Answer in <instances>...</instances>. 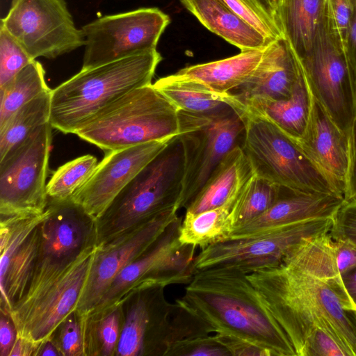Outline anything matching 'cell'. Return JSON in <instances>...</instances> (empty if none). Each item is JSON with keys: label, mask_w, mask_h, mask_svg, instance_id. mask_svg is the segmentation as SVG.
Returning a JSON list of instances; mask_svg holds the SVG:
<instances>
[{"label": "cell", "mask_w": 356, "mask_h": 356, "mask_svg": "<svg viewBox=\"0 0 356 356\" xmlns=\"http://www.w3.org/2000/svg\"><path fill=\"white\" fill-rule=\"evenodd\" d=\"M208 30L241 51L264 49L270 42L236 14L223 0H179Z\"/></svg>", "instance_id": "obj_24"}, {"label": "cell", "mask_w": 356, "mask_h": 356, "mask_svg": "<svg viewBox=\"0 0 356 356\" xmlns=\"http://www.w3.org/2000/svg\"><path fill=\"white\" fill-rule=\"evenodd\" d=\"M351 1L353 10L346 49V57L353 86L355 90H356V0Z\"/></svg>", "instance_id": "obj_47"}, {"label": "cell", "mask_w": 356, "mask_h": 356, "mask_svg": "<svg viewBox=\"0 0 356 356\" xmlns=\"http://www.w3.org/2000/svg\"><path fill=\"white\" fill-rule=\"evenodd\" d=\"M181 220L179 216L145 253L119 273L88 317L122 305L127 294L137 289L190 282L195 273L193 264L197 248L179 242Z\"/></svg>", "instance_id": "obj_11"}, {"label": "cell", "mask_w": 356, "mask_h": 356, "mask_svg": "<svg viewBox=\"0 0 356 356\" xmlns=\"http://www.w3.org/2000/svg\"><path fill=\"white\" fill-rule=\"evenodd\" d=\"M0 25L34 60L55 58L85 45L65 0H12Z\"/></svg>", "instance_id": "obj_14"}, {"label": "cell", "mask_w": 356, "mask_h": 356, "mask_svg": "<svg viewBox=\"0 0 356 356\" xmlns=\"http://www.w3.org/2000/svg\"><path fill=\"white\" fill-rule=\"evenodd\" d=\"M254 174L241 146L236 145L215 168L186 211L197 213L235 202Z\"/></svg>", "instance_id": "obj_22"}, {"label": "cell", "mask_w": 356, "mask_h": 356, "mask_svg": "<svg viewBox=\"0 0 356 356\" xmlns=\"http://www.w3.org/2000/svg\"><path fill=\"white\" fill-rule=\"evenodd\" d=\"M211 333L210 327L181 298L176 300L171 314L169 349L178 341Z\"/></svg>", "instance_id": "obj_35"}, {"label": "cell", "mask_w": 356, "mask_h": 356, "mask_svg": "<svg viewBox=\"0 0 356 356\" xmlns=\"http://www.w3.org/2000/svg\"><path fill=\"white\" fill-rule=\"evenodd\" d=\"M212 332L239 337L269 356H296L246 273L232 268L196 270L180 298Z\"/></svg>", "instance_id": "obj_2"}, {"label": "cell", "mask_w": 356, "mask_h": 356, "mask_svg": "<svg viewBox=\"0 0 356 356\" xmlns=\"http://www.w3.org/2000/svg\"><path fill=\"white\" fill-rule=\"evenodd\" d=\"M341 279L346 291L356 305V268L343 274Z\"/></svg>", "instance_id": "obj_48"}, {"label": "cell", "mask_w": 356, "mask_h": 356, "mask_svg": "<svg viewBox=\"0 0 356 356\" xmlns=\"http://www.w3.org/2000/svg\"><path fill=\"white\" fill-rule=\"evenodd\" d=\"M355 105H356V90H355Z\"/></svg>", "instance_id": "obj_52"}, {"label": "cell", "mask_w": 356, "mask_h": 356, "mask_svg": "<svg viewBox=\"0 0 356 356\" xmlns=\"http://www.w3.org/2000/svg\"><path fill=\"white\" fill-rule=\"evenodd\" d=\"M238 114L244 124L241 147L257 176L280 187L344 198L295 139L263 118Z\"/></svg>", "instance_id": "obj_6"}, {"label": "cell", "mask_w": 356, "mask_h": 356, "mask_svg": "<svg viewBox=\"0 0 356 356\" xmlns=\"http://www.w3.org/2000/svg\"><path fill=\"white\" fill-rule=\"evenodd\" d=\"M35 355H40V356H46V355H54V356H60V353L54 343L53 340L51 339L45 342H44L37 350Z\"/></svg>", "instance_id": "obj_49"}, {"label": "cell", "mask_w": 356, "mask_h": 356, "mask_svg": "<svg viewBox=\"0 0 356 356\" xmlns=\"http://www.w3.org/2000/svg\"><path fill=\"white\" fill-rule=\"evenodd\" d=\"M179 216L170 209L97 249L75 311L87 319L119 273L145 253Z\"/></svg>", "instance_id": "obj_16"}, {"label": "cell", "mask_w": 356, "mask_h": 356, "mask_svg": "<svg viewBox=\"0 0 356 356\" xmlns=\"http://www.w3.org/2000/svg\"><path fill=\"white\" fill-rule=\"evenodd\" d=\"M186 154L175 136L115 197L95 222L97 245H103L170 209L178 211Z\"/></svg>", "instance_id": "obj_4"}, {"label": "cell", "mask_w": 356, "mask_h": 356, "mask_svg": "<svg viewBox=\"0 0 356 356\" xmlns=\"http://www.w3.org/2000/svg\"><path fill=\"white\" fill-rule=\"evenodd\" d=\"M165 288L147 286L131 293L133 300L122 325L115 355L166 356L173 303L166 299Z\"/></svg>", "instance_id": "obj_17"}, {"label": "cell", "mask_w": 356, "mask_h": 356, "mask_svg": "<svg viewBox=\"0 0 356 356\" xmlns=\"http://www.w3.org/2000/svg\"><path fill=\"white\" fill-rule=\"evenodd\" d=\"M247 275L296 356H305L317 329L356 356V305L336 266L330 232L303 239L277 263Z\"/></svg>", "instance_id": "obj_1"}, {"label": "cell", "mask_w": 356, "mask_h": 356, "mask_svg": "<svg viewBox=\"0 0 356 356\" xmlns=\"http://www.w3.org/2000/svg\"><path fill=\"white\" fill-rule=\"evenodd\" d=\"M327 0H281L277 15L284 37L298 58L312 47Z\"/></svg>", "instance_id": "obj_26"}, {"label": "cell", "mask_w": 356, "mask_h": 356, "mask_svg": "<svg viewBox=\"0 0 356 356\" xmlns=\"http://www.w3.org/2000/svg\"><path fill=\"white\" fill-rule=\"evenodd\" d=\"M174 138L105 153L89 179L71 199L95 222L120 191Z\"/></svg>", "instance_id": "obj_18"}, {"label": "cell", "mask_w": 356, "mask_h": 356, "mask_svg": "<svg viewBox=\"0 0 356 356\" xmlns=\"http://www.w3.org/2000/svg\"><path fill=\"white\" fill-rule=\"evenodd\" d=\"M162 57L156 49L81 71L51 92L49 124L76 134L131 90L152 84Z\"/></svg>", "instance_id": "obj_3"}, {"label": "cell", "mask_w": 356, "mask_h": 356, "mask_svg": "<svg viewBox=\"0 0 356 356\" xmlns=\"http://www.w3.org/2000/svg\"><path fill=\"white\" fill-rule=\"evenodd\" d=\"M239 17L269 41L284 37L282 26L266 14L254 0H223Z\"/></svg>", "instance_id": "obj_37"}, {"label": "cell", "mask_w": 356, "mask_h": 356, "mask_svg": "<svg viewBox=\"0 0 356 356\" xmlns=\"http://www.w3.org/2000/svg\"><path fill=\"white\" fill-rule=\"evenodd\" d=\"M305 356L348 355L331 335L321 329H317L307 341Z\"/></svg>", "instance_id": "obj_41"}, {"label": "cell", "mask_w": 356, "mask_h": 356, "mask_svg": "<svg viewBox=\"0 0 356 356\" xmlns=\"http://www.w3.org/2000/svg\"><path fill=\"white\" fill-rule=\"evenodd\" d=\"M330 234L333 239H347L356 245V204L344 202L334 218Z\"/></svg>", "instance_id": "obj_40"}, {"label": "cell", "mask_w": 356, "mask_h": 356, "mask_svg": "<svg viewBox=\"0 0 356 356\" xmlns=\"http://www.w3.org/2000/svg\"><path fill=\"white\" fill-rule=\"evenodd\" d=\"M281 187L255 174L239 192L232 209L234 228L266 211L279 198Z\"/></svg>", "instance_id": "obj_32"}, {"label": "cell", "mask_w": 356, "mask_h": 356, "mask_svg": "<svg viewBox=\"0 0 356 356\" xmlns=\"http://www.w3.org/2000/svg\"><path fill=\"white\" fill-rule=\"evenodd\" d=\"M97 249L95 241L89 243L40 296L27 305L9 312L17 337L36 351L52 339L63 321L75 310Z\"/></svg>", "instance_id": "obj_15"}, {"label": "cell", "mask_w": 356, "mask_h": 356, "mask_svg": "<svg viewBox=\"0 0 356 356\" xmlns=\"http://www.w3.org/2000/svg\"><path fill=\"white\" fill-rule=\"evenodd\" d=\"M345 202L343 197L334 195L306 193L281 187L279 198L266 211L234 228L227 238L254 236L310 219L334 218Z\"/></svg>", "instance_id": "obj_20"}, {"label": "cell", "mask_w": 356, "mask_h": 356, "mask_svg": "<svg viewBox=\"0 0 356 356\" xmlns=\"http://www.w3.org/2000/svg\"><path fill=\"white\" fill-rule=\"evenodd\" d=\"M302 70L300 62L285 37L265 49L263 58L248 80L231 92L238 102L288 98Z\"/></svg>", "instance_id": "obj_21"}, {"label": "cell", "mask_w": 356, "mask_h": 356, "mask_svg": "<svg viewBox=\"0 0 356 356\" xmlns=\"http://www.w3.org/2000/svg\"><path fill=\"white\" fill-rule=\"evenodd\" d=\"M122 305L90 316L85 322V355H115Z\"/></svg>", "instance_id": "obj_33"}, {"label": "cell", "mask_w": 356, "mask_h": 356, "mask_svg": "<svg viewBox=\"0 0 356 356\" xmlns=\"http://www.w3.org/2000/svg\"><path fill=\"white\" fill-rule=\"evenodd\" d=\"M33 60L22 45L0 25V88Z\"/></svg>", "instance_id": "obj_36"}, {"label": "cell", "mask_w": 356, "mask_h": 356, "mask_svg": "<svg viewBox=\"0 0 356 356\" xmlns=\"http://www.w3.org/2000/svg\"><path fill=\"white\" fill-rule=\"evenodd\" d=\"M51 92H44L22 106L0 127V159L49 122Z\"/></svg>", "instance_id": "obj_30"}, {"label": "cell", "mask_w": 356, "mask_h": 356, "mask_svg": "<svg viewBox=\"0 0 356 356\" xmlns=\"http://www.w3.org/2000/svg\"><path fill=\"white\" fill-rule=\"evenodd\" d=\"M170 21L157 8H142L86 24L81 29L85 39L81 70L156 49Z\"/></svg>", "instance_id": "obj_12"}, {"label": "cell", "mask_w": 356, "mask_h": 356, "mask_svg": "<svg viewBox=\"0 0 356 356\" xmlns=\"http://www.w3.org/2000/svg\"><path fill=\"white\" fill-rule=\"evenodd\" d=\"M166 356H230L227 350L214 338L204 335L173 344Z\"/></svg>", "instance_id": "obj_39"}, {"label": "cell", "mask_w": 356, "mask_h": 356, "mask_svg": "<svg viewBox=\"0 0 356 356\" xmlns=\"http://www.w3.org/2000/svg\"><path fill=\"white\" fill-rule=\"evenodd\" d=\"M47 211L40 225L39 250L29 287L13 308L32 302L59 278L84 248L95 241V222L71 199H49Z\"/></svg>", "instance_id": "obj_8"}, {"label": "cell", "mask_w": 356, "mask_h": 356, "mask_svg": "<svg viewBox=\"0 0 356 356\" xmlns=\"http://www.w3.org/2000/svg\"><path fill=\"white\" fill-rule=\"evenodd\" d=\"M234 202L197 213L186 211L179 227V241L200 250L227 239L234 229Z\"/></svg>", "instance_id": "obj_28"}, {"label": "cell", "mask_w": 356, "mask_h": 356, "mask_svg": "<svg viewBox=\"0 0 356 356\" xmlns=\"http://www.w3.org/2000/svg\"><path fill=\"white\" fill-rule=\"evenodd\" d=\"M52 340L61 356L85 355L83 320L74 310L60 324Z\"/></svg>", "instance_id": "obj_38"}, {"label": "cell", "mask_w": 356, "mask_h": 356, "mask_svg": "<svg viewBox=\"0 0 356 356\" xmlns=\"http://www.w3.org/2000/svg\"><path fill=\"white\" fill-rule=\"evenodd\" d=\"M213 337L230 356H269L264 348L239 337L220 333H215Z\"/></svg>", "instance_id": "obj_43"}, {"label": "cell", "mask_w": 356, "mask_h": 356, "mask_svg": "<svg viewBox=\"0 0 356 356\" xmlns=\"http://www.w3.org/2000/svg\"><path fill=\"white\" fill-rule=\"evenodd\" d=\"M334 220L333 218L310 219L254 236L217 242L195 255L194 271L208 268H232L248 274L277 263L303 239L330 232Z\"/></svg>", "instance_id": "obj_13"}, {"label": "cell", "mask_w": 356, "mask_h": 356, "mask_svg": "<svg viewBox=\"0 0 356 356\" xmlns=\"http://www.w3.org/2000/svg\"><path fill=\"white\" fill-rule=\"evenodd\" d=\"M180 112L179 136L185 149L186 168L178 210L188 206L244 131L242 119L230 106L207 113Z\"/></svg>", "instance_id": "obj_10"}, {"label": "cell", "mask_w": 356, "mask_h": 356, "mask_svg": "<svg viewBox=\"0 0 356 356\" xmlns=\"http://www.w3.org/2000/svg\"><path fill=\"white\" fill-rule=\"evenodd\" d=\"M312 102L313 97L302 68L288 98L279 100L259 99L245 103L238 102L234 110L237 113H246L263 118L298 140L307 126Z\"/></svg>", "instance_id": "obj_23"}, {"label": "cell", "mask_w": 356, "mask_h": 356, "mask_svg": "<svg viewBox=\"0 0 356 356\" xmlns=\"http://www.w3.org/2000/svg\"><path fill=\"white\" fill-rule=\"evenodd\" d=\"M350 158L344 199L346 202L356 204V121L350 136Z\"/></svg>", "instance_id": "obj_46"}, {"label": "cell", "mask_w": 356, "mask_h": 356, "mask_svg": "<svg viewBox=\"0 0 356 356\" xmlns=\"http://www.w3.org/2000/svg\"><path fill=\"white\" fill-rule=\"evenodd\" d=\"M17 336V330L9 312L1 309L0 356H10Z\"/></svg>", "instance_id": "obj_45"}, {"label": "cell", "mask_w": 356, "mask_h": 356, "mask_svg": "<svg viewBox=\"0 0 356 356\" xmlns=\"http://www.w3.org/2000/svg\"><path fill=\"white\" fill-rule=\"evenodd\" d=\"M338 35L346 53L352 16L351 0H327Z\"/></svg>", "instance_id": "obj_42"}, {"label": "cell", "mask_w": 356, "mask_h": 356, "mask_svg": "<svg viewBox=\"0 0 356 356\" xmlns=\"http://www.w3.org/2000/svg\"><path fill=\"white\" fill-rule=\"evenodd\" d=\"M98 164L95 156L86 154L60 166L47 184L49 199L65 200L89 179Z\"/></svg>", "instance_id": "obj_34"}, {"label": "cell", "mask_w": 356, "mask_h": 356, "mask_svg": "<svg viewBox=\"0 0 356 356\" xmlns=\"http://www.w3.org/2000/svg\"><path fill=\"white\" fill-rule=\"evenodd\" d=\"M332 244L336 266L341 275L356 268V245L343 238H332Z\"/></svg>", "instance_id": "obj_44"}, {"label": "cell", "mask_w": 356, "mask_h": 356, "mask_svg": "<svg viewBox=\"0 0 356 356\" xmlns=\"http://www.w3.org/2000/svg\"><path fill=\"white\" fill-rule=\"evenodd\" d=\"M181 133L180 111L152 83L127 92L75 134L108 153Z\"/></svg>", "instance_id": "obj_5"}, {"label": "cell", "mask_w": 356, "mask_h": 356, "mask_svg": "<svg viewBox=\"0 0 356 356\" xmlns=\"http://www.w3.org/2000/svg\"><path fill=\"white\" fill-rule=\"evenodd\" d=\"M298 59L312 97L350 137L356 121L355 88L327 3L312 47Z\"/></svg>", "instance_id": "obj_7"}, {"label": "cell", "mask_w": 356, "mask_h": 356, "mask_svg": "<svg viewBox=\"0 0 356 356\" xmlns=\"http://www.w3.org/2000/svg\"><path fill=\"white\" fill-rule=\"evenodd\" d=\"M153 86L179 111L185 113H211L226 106L232 107L234 102L232 92L214 91L201 83L177 74L160 78Z\"/></svg>", "instance_id": "obj_27"}, {"label": "cell", "mask_w": 356, "mask_h": 356, "mask_svg": "<svg viewBox=\"0 0 356 356\" xmlns=\"http://www.w3.org/2000/svg\"><path fill=\"white\" fill-rule=\"evenodd\" d=\"M296 141L344 197L350 158V137L314 97L307 126Z\"/></svg>", "instance_id": "obj_19"}, {"label": "cell", "mask_w": 356, "mask_h": 356, "mask_svg": "<svg viewBox=\"0 0 356 356\" xmlns=\"http://www.w3.org/2000/svg\"><path fill=\"white\" fill-rule=\"evenodd\" d=\"M273 8L275 10L277 14L278 8L281 0H268ZM278 16V15H277Z\"/></svg>", "instance_id": "obj_51"}, {"label": "cell", "mask_w": 356, "mask_h": 356, "mask_svg": "<svg viewBox=\"0 0 356 356\" xmlns=\"http://www.w3.org/2000/svg\"><path fill=\"white\" fill-rule=\"evenodd\" d=\"M40 225L16 250L0 284L1 309L8 312L23 298L29 287L39 250Z\"/></svg>", "instance_id": "obj_29"}, {"label": "cell", "mask_w": 356, "mask_h": 356, "mask_svg": "<svg viewBox=\"0 0 356 356\" xmlns=\"http://www.w3.org/2000/svg\"><path fill=\"white\" fill-rule=\"evenodd\" d=\"M50 90L43 66L34 60L0 88V127L22 106Z\"/></svg>", "instance_id": "obj_31"}, {"label": "cell", "mask_w": 356, "mask_h": 356, "mask_svg": "<svg viewBox=\"0 0 356 356\" xmlns=\"http://www.w3.org/2000/svg\"><path fill=\"white\" fill-rule=\"evenodd\" d=\"M259 7L269 17L276 20L280 24V20L277 13L271 6L268 0H254Z\"/></svg>", "instance_id": "obj_50"}, {"label": "cell", "mask_w": 356, "mask_h": 356, "mask_svg": "<svg viewBox=\"0 0 356 356\" xmlns=\"http://www.w3.org/2000/svg\"><path fill=\"white\" fill-rule=\"evenodd\" d=\"M265 49L243 50L227 58L186 67L175 74L201 83L214 91L231 92L252 75Z\"/></svg>", "instance_id": "obj_25"}, {"label": "cell", "mask_w": 356, "mask_h": 356, "mask_svg": "<svg viewBox=\"0 0 356 356\" xmlns=\"http://www.w3.org/2000/svg\"><path fill=\"white\" fill-rule=\"evenodd\" d=\"M52 129L49 122L41 126L0 159V219L40 215L46 210Z\"/></svg>", "instance_id": "obj_9"}]
</instances>
